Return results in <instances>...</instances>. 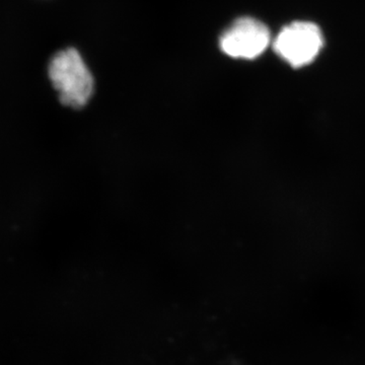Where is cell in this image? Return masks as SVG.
<instances>
[{
	"mask_svg": "<svg viewBox=\"0 0 365 365\" xmlns=\"http://www.w3.org/2000/svg\"><path fill=\"white\" fill-rule=\"evenodd\" d=\"M270 41L267 26L255 19L242 18L222 34L220 48L232 58L252 60L265 52Z\"/></svg>",
	"mask_w": 365,
	"mask_h": 365,
	"instance_id": "obj_3",
	"label": "cell"
},
{
	"mask_svg": "<svg viewBox=\"0 0 365 365\" xmlns=\"http://www.w3.org/2000/svg\"><path fill=\"white\" fill-rule=\"evenodd\" d=\"M324 46L319 26L309 21H294L278 34L273 49L289 66L299 68L313 62Z\"/></svg>",
	"mask_w": 365,
	"mask_h": 365,
	"instance_id": "obj_2",
	"label": "cell"
},
{
	"mask_svg": "<svg viewBox=\"0 0 365 365\" xmlns=\"http://www.w3.org/2000/svg\"><path fill=\"white\" fill-rule=\"evenodd\" d=\"M49 78L58 93L60 102L67 107L88 104L93 93V78L88 66L76 49L57 53L49 66Z\"/></svg>",
	"mask_w": 365,
	"mask_h": 365,
	"instance_id": "obj_1",
	"label": "cell"
}]
</instances>
